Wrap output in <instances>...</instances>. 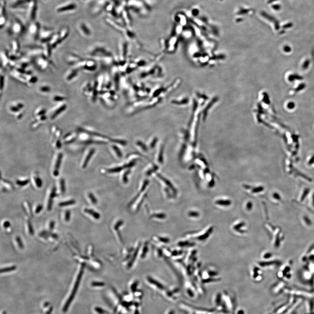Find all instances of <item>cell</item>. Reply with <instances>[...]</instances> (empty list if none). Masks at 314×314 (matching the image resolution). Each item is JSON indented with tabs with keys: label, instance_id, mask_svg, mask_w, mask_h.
<instances>
[{
	"label": "cell",
	"instance_id": "cell-1",
	"mask_svg": "<svg viewBox=\"0 0 314 314\" xmlns=\"http://www.w3.org/2000/svg\"><path fill=\"white\" fill-rule=\"evenodd\" d=\"M127 8L129 11H132L135 14L142 17L148 15L152 9L148 6L143 0H128Z\"/></svg>",
	"mask_w": 314,
	"mask_h": 314
},
{
	"label": "cell",
	"instance_id": "cell-2",
	"mask_svg": "<svg viewBox=\"0 0 314 314\" xmlns=\"http://www.w3.org/2000/svg\"><path fill=\"white\" fill-rule=\"evenodd\" d=\"M83 274V267H82L81 270H80V271L79 274L78 276H77L76 281H75V284L74 286L73 289V291H72V292H71V295L69 296V299L67 300V301H66L65 305L64 306L63 309V311L64 312H66V311H67V310L69 309V306L71 304V302H72L75 296V294H76L77 290H78V287H79V286L80 283V281H81Z\"/></svg>",
	"mask_w": 314,
	"mask_h": 314
},
{
	"label": "cell",
	"instance_id": "cell-3",
	"mask_svg": "<svg viewBox=\"0 0 314 314\" xmlns=\"http://www.w3.org/2000/svg\"><path fill=\"white\" fill-rule=\"evenodd\" d=\"M67 105L65 102L58 103V104L54 107L50 115V119L53 120L58 117L60 114L66 110Z\"/></svg>",
	"mask_w": 314,
	"mask_h": 314
},
{
	"label": "cell",
	"instance_id": "cell-4",
	"mask_svg": "<svg viewBox=\"0 0 314 314\" xmlns=\"http://www.w3.org/2000/svg\"><path fill=\"white\" fill-rule=\"evenodd\" d=\"M15 21V23L13 24L11 28L12 32L16 35H21L27 29L26 26L19 19L16 18Z\"/></svg>",
	"mask_w": 314,
	"mask_h": 314
},
{
	"label": "cell",
	"instance_id": "cell-5",
	"mask_svg": "<svg viewBox=\"0 0 314 314\" xmlns=\"http://www.w3.org/2000/svg\"><path fill=\"white\" fill-rule=\"evenodd\" d=\"M51 133L53 136V141L54 143L55 146L56 148H60L61 147V144L60 141L62 132L58 128L55 126H53L51 128Z\"/></svg>",
	"mask_w": 314,
	"mask_h": 314
},
{
	"label": "cell",
	"instance_id": "cell-6",
	"mask_svg": "<svg viewBox=\"0 0 314 314\" xmlns=\"http://www.w3.org/2000/svg\"><path fill=\"white\" fill-rule=\"evenodd\" d=\"M35 63L38 68L42 71H45L50 66V63L48 59L45 58L43 55L36 58Z\"/></svg>",
	"mask_w": 314,
	"mask_h": 314
},
{
	"label": "cell",
	"instance_id": "cell-7",
	"mask_svg": "<svg viewBox=\"0 0 314 314\" xmlns=\"http://www.w3.org/2000/svg\"><path fill=\"white\" fill-rule=\"evenodd\" d=\"M63 156V154L61 152L59 153L56 156L54 165L53 172H52V174L54 176L57 177L59 175V171L61 165L62 164Z\"/></svg>",
	"mask_w": 314,
	"mask_h": 314
},
{
	"label": "cell",
	"instance_id": "cell-8",
	"mask_svg": "<svg viewBox=\"0 0 314 314\" xmlns=\"http://www.w3.org/2000/svg\"><path fill=\"white\" fill-rule=\"evenodd\" d=\"M25 108L24 103L20 101H15L11 103L8 107V109L10 112L15 113L16 114L22 111V109Z\"/></svg>",
	"mask_w": 314,
	"mask_h": 314
},
{
	"label": "cell",
	"instance_id": "cell-9",
	"mask_svg": "<svg viewBox=\"0 0 314 314\" xmlns=\"http://www.w3.org/2000/svg\"><path fill=\"white\" fill-rule=\"evenodd\" d=\"M30 34L35 40L39 39L41 33V26L39 22H35L31 26L29 29Z\"/></svg>",
	"mask_w": 314,
	"mask_h": 314
},
{
	"label": "cell",
	"instance_id": "cell-10",
	"mask_svg": "<svg viewBox=\"0 0 314 314\" xmlns=\"http://www.w3.org/2000/svg\"><path fill=\"white\" fill-rule=\"evenodd\" d=\"M120 17H122V20L125 22L127 27L130 28L132 26V19L128 8H125L122 11Z\"/></svg>",
	"mask_w": 314,
	"mask_h": 314
},
{
	"label": "cell",
	"instance_id": "cell-11",
	"mask_svg": "<svg viewBox=\"0 0 314 314\" xmlns=\"http://www.w3.org/2000/svg\"><path fill=\"white\" fill-rule=\"evenodd\" d=\"M55 33L49 31H41L39 40L43 43H47L50 41Z\"/></svg>",
	"mask_w": 314,
	"mask_h": 314
},
{
	"label": "cell",
	"instance_id": "cell-12",
	"mask_svg": "<svg viewBox=\"0 0 314 314\" xmlns=\"http://www.w3.org/2000/svg\"><path fill=\"white\" fill-rule=\"evenodd\" d=\"M30 5L31 6L29 12L30 19L31 20L34 21L36 19L37 10H38L37 0H32L30 3Z\"/></svg>",
	"mask_w": 314,
	"mask_h": 314
},
{
	"label": "cell",
	"instance_id": "cell-13",
	"mask_svg": "<svg viewBox=\"0 0 314 314\" xmlns=\"http://www.w3.org/2000/svg\"><path fill=\"white\" fill-rule=\"evenodd\" d=\"M79 70L73 68L72 69L68 71L65 75V80L67 82H71L78 76L79 73Z\"/></svg>",
	"mask_w": 314,
	"mask_h": 314
},
{
	"label": "cell",
	"instance_id": "cell-14",
	"mask_svg": "<svg viewBox=\"0 0 314 314\" xmlns=\"http://www.w3.org/2000/svg\"><path fill=\"white\" fill-rule=\"evenodd\" d=\"M76 7H77V5L75 3H70V4L59 7V8H57V11L59 13L67 12V11L75 10Z\"/></svg>",
	"mask_w": 314,
	"mask_h": 314
},
{
	"label": "cell",
	"instance_id": "cell-15",
	"mask_svg": "<svg viewBox=\"0 0 314 314\" xmlns=\"http://www.w3.org/2000/svg\"><path fill=\"white\" fill-rule=\"evenodd\" d=\"M49 43L52 48V49H55L58 45H59L61 43H62L60 39L58 33L54 34Z\"/></svg>",
	"mask_w": 314,
	"mask_h": 314
},
{
	"label": "cell",
	"instance_id": "cell-16",
	"mask_svg": "<svg viewBox=\"0 0 314 314\" xmlns=\"http://www.w3.org/2000/svg\"><path fill=\"white\" fill-rule=\"evenodd\" d=\"M82 59H82L80 56H78L77 55L73 54L70 55L68 56L67 62L69 64L74 65L77 63L80 62V61L82 60Z\"/></svg>",
	"mask_w": 314,
	"mask_h": 314
},
{
	"label": "cell",
	"instance_id": "cell-17",
	"mask_svg": "<svg viewBox=\"0 0 314 314\" xmlns=\"http://www.w3.org/2000/svg\"><path fill=\"white\" fill-rule=\"evenodd\" d=\"M44 45L42 48L43 55L47 59H49V58H50L51 56V51L53 49H52V48L50 45L49 42L44 43Z\"/></svg>",
	"mask_w": 314,
	"mask_h": 314
},
{
	"label": "cell",
	"instance_id": "cell-18",
	"mask_svg": "<svg viewBox=\"0 0 314 314\" xmlns=\"http://www.w3.org/2000/svg\"><path fill=\"white\" fill-rule=\"evenodd\" d=\"M95 152V149L92 148L90 150L89 152L87 153V155L86 156L85 158L83 163H82V168L83 169H85L87 165L88 164L89 162L90 161V159H91L93 155H94Z\"/></svg>",
	"mask_w": 314,
	"mask_h": 314
},
{
	"label": "cell",
	"instance_id": "cell-19",
	"mask_svg": "<svg viewBox=\"0 0 314 314\" xmlns=\"http://www.w3.org/2000/svg\"><path fill=\"white\" fill-rule=\"evenodd\" d=\"M58 34H59V37L61 41L63 42L69 36V29L68 27H63L59 31Z\"/></svg>",
	"mask_w": 314,
	"mask_h": 314
},
{
	"label": "cell",
	"instance_id": "cell-20",
	"mask_svg": "<svg viewBox=\"0 0 314 314\" xmlns=\"http://www.w3.org/2000/svg\"><path fill=\"white\" fill-rule=\"evenodd\" d=\"M56 188H55V187H53L52 188H51L50 193L49 194V199H48L47 208H48V209L49 210H51V209L53 200L54 198L56 196Z\"/></svg>",
	"mask_w": 314,
	"mask_h": 314
},
{
	"label": "cell",
	"instance_id": "cell-21",
	"mask_svg": "<svg viewBox=\"0 0 314 314\" xmlns=\"http://www.w3.org/2000/svg\"><path fill=\"white\" fill-rule=\"evenodd\" d=\"M32 0H17L12 5V7L14 8L22 7L27 5L30 4Z\"/></svg>",
	"mask_w": 314,
	"mask_h": 314
},
{
	"label": "cell",
	"instance_id": "cell-22",
	"mask_svg": "<svg viewBox=\"0 0 314 314\" xmlns=\"http://www.w3.org/2000/svg\"><path fill=\"white\" fill-rule=\"evenodd\" d=\"M51 90V87L48 84H41L39 87V92L43 94H49Z\"/></svg>",
	"mask_w": 314,
	"mask_h": 314
},
{
	"label": "cell",
	"instance_id": "cell-23",
	"mask_svg": "<svg viewBox=\"0 0 314 314\" xmlns=\"http://www.w3.org/2000/svg\"><path fill=\"white\" fill-rule=\"evenodd\" d=\"M80 29L82 33L86 36H90L91 35V30L88 26L84 23H81L80 26Z\"/></svg>",
	"mask_w": 314,
	"mask_h": 314
},
{
	"label": "cell",
	"instance_id": "cell-24",
	"mask_svg": "<svg viewBox=\"0 0 314 314\" xmlns=\"http://www.w3.org/2000/svg\"><path fill=\"white\" fill-rule=\"evenodd\" d=\"M32 181L34 185L37 188H41L42 186V180L39 176L36 173L34 174L32 176Z\"/></svg>",
	"mask_w": 314,
	"mask_h": 314
},
{
	"label": "cell",
	"instance_id": "cell-25",
	"mask_svg": "<svg viewBox=\"0 0 314 314\" xmlns=\"http://www.w3.org/2000/svg\"><path fill=\"white\" fill-rule=\"evenodd\" d=\"M11 52L12 53H19L20 50V44L19 41L17 40H14L12 41L11 43Z\"/></svg>",
	"mask_w": 314,
	"mask_h": 314
},
{
	"label": "cell",
	"instance_id": "cell-26",
	"mask_svg": "<svg viewBox=\"0 0 314 314\" xmlns=\"http://www.w3.org/2000/svg\"><path fill=\"white\" fill-rule=\"evenodd\" d=\"M67 100V98L65 96L59 94H55L52 97V101L57 103L65 102Z\"/></svg>",
	"mask_w": 314,
	"mask_h": 314
},
{
	"label": "cell",
	"instance_id": "cell-27",
	"mask_svg": "<svg viewBox=\"0 0 314 314\" xmlns=\"http://www.w3.org/2000/svg\"><path fill=\"white\" fill-rule=\"evenodd\" d=\"M76 135L75 134H68L64 137V143L65 144L72 142L75 140Z\"/></svg>",
	"mask_w": 314,
	"mask_h": 314
},
{
	"label": "cell",
	"instance_id": "cell-28",
	"mask_svg": "<svg viewBox=\"0 0 314 314\" xmlns=\"http://www.w3.org/2000/svg\"><path fill=\"white\" fill-rule=\"evenodd\" d=\"M46 113V110L45 109V108H42V107H40V108H38L35 110V111L34 115H35V118H36V117L45 115Z\"/></svg>",
	"mask_w": 314,
	"mask_h": 314
},
{
	"label": "cell",
	"instance_id": "cell-29",
	"mask_svg": "<svg viewBox=\"0 0 314 314\" xmlns=\"http://www.w3.org/2000/svg\"><path fill=\"white\" fill-rule=\"evenodd\" d=\"M262 15L263 16L265 17V18H266L267 19L273 22L274 24H275V29H279V25H278V22H277L276 19H274L273 17L269 15H267L266 13H262Z\"/></svg>",
	"mask_w": 314,
	"mask_h": 314
},
{
	"label": "cell",
	"instance_id": "cell-30",
	"mask_svg": "<svg viewBox=\"0 0 314 314\" xmlns=\"http://www.w3.org/2000/svg\"><path fill=\"white\" fill-rule=\"evenodd\" d=\"M30 180L28 178H24V179H19L16 181V183L17 186H19L23 187L26 186L29 182Z\"/></svg>",
	"mask_w": 314,
	"mask_h": 314
},
{
	"label": "cell",
	"instance_id": "cell-31",
	"mask_svg": "<svg viewBox=\"0 0 314 314\" xmlns=\"http://www.w3.org/2000/svg\"><path fill=\"white\" fill-rule=\"evenodd\" d=\"M1 184L3 185V186L6 188H8L9 189H13V186H12L13 185H12V183L9 181H8V180H6L5 178H1Z\"/></svg>",
	"mask_w": 314,
	"mask_h": 314
},
{
	"label": "cell",
	"instance_id": "cell-32",
	"mask_svg": "<svg viewBox=\"0 0 314 314\" xmlns=\"http://www.w3.org/2000/svg\"><path fill=\"white\" fill-rule=\"evenodd\" d=\"M85 212L86 213H88V214H90V215H91L93 216L94 218L96 219H99L100 217V215L98 212H96L94 211L93 210L91 209H88V208H85L84 210Z\"/></svg>",
	"mask_w": 314,
	"mask_h": 314
},
{
	"label": "cell",
	"instance_id": "cell-33",
	"mask_svg": "<svg viewBox=\"0 0 314 314\" xmlns=\"http://www.w3.org/2000/svg\"><path fill=\"white\" fill-rule=\"evenodd\" d=\"M59 188L61 192L64 194L65 192V181L63 178H61L59 181Z\"/></svg>",
	"mask_w": 314,
	"mask_h": 314
},
{
	"label": "cell",
	"instance_id": "cell-34",
	"mask_svg": "<svg viewBox=\"0 0 314 314\" xmlns=\"http://www.w3.org/2000/svg\"><path fill=\"white\" fill-rule=\"evenodd\" d=\"M38 81V78L35 75H28L27 84H28L32 85L35 84Z\"/></svg>",
	"mask_w": 314,
	"mask_h": 314
},
{
	"label": "cell",
	"instance_id": "cell-35",
	"mask_svg": "<svg viewBox=\"0 0 314 314\" xmlns=\"http://www.w3.org/2000/svg\"><path fill=\"white\" fill-rule=\"evenodd\" d=\"M75 203V200H74V199H71V200H69L68 201H66L60 202L59 204V206L61 207L67 206L74 205Z\"/></svg>",
	"mask_w": 314,
	"mask_h": 314
},
{
	"label": "cell",
	"instance_id": "cell-36",
	"mask_svg": "<svg viewBox=\"0 0 314 314\" xmlns=\"http://www.w3.org/2000/svg\"><path fill=\"white\" fill-rule=\"evenodd\" d=\"M145 4L149 7L150 8H152L156 5L157 3V0H143Z\"/></svg>",
	"mask_w": 314,
	"mask_h": 314
},
{
	"label": "cell",
	"instance_id": "cell-37",
	"mask_svg": "<svg viewBox=\"0 0 314 314\" xmlns=\"http://www.w3.org/2000/svg\"><path fill=\"white\" fill-rule=\"evenodd\" d=\"M16 267L15 266H12L11 267H5V268H2L1 270V273H6V272H10V271H15L16 269Z\"/></svg>",
	"mask_w": 314,
	"mask_h": 314
},
{
	"label": "cell",
	"instance_id": "cell-38",
	"mask_svg": "<svg viewBox=\"0 0 314 314\" xmlns=\"http://www.w3.org/2000/svg\"><path fill=\"white\" fill-rule=\"evenodd\" d=\"M124 168H126V166L120 167L116 168H112V169H108L107 172L109 173L118 172L123 170Z\"/></svg>",
	"mask_w": 314,
	"mask_h": 314
},
{
	"label": "cell",
	"instance_id": "cell-39",
	"mask_svg": "<svg viewBox=\"0 0 314 314\" xmlns=\"http://www.w3.org/2000/svg\"><path fill=\"white\" fill-rule=\"evenodd\" d=\"M88 196L89 197V198H90V200H91V202H92V203H93V204H96V203H97V199H96L95 197L94 196V195H93L92 193H89Z\"/></svg>",
	"mask_w": 314,
	"mask_h": 314
},
{
	"label": "cell",
	"instance_id": "cell-40",
	"mask_svg": "<svg viewBox=\"0 0 314 314\" xmlns=\"http://www.w3.org/2000/svg\"><path fill=\"white\" fill-rule=\"evenodd\" d=\"M16 241L17 243H18V245H19V247L21 248V249H23L24 247V245H23V243H22L21 239L20 237H17L16 238Z\"/></svg>",
	"mask_w": 314,
	"mask_h": 314
},
{
	"label": "cell",
	"instance_id": "cell-41",
	"mask_svg": "<svg viewBox=\"0 0 314 314\" xmlns=\"http://www.w3.org/2000/svg\"><path fill=\"white\" fill-rule=\"evenodd\" d=\"M113 148L115 152H116L118 156L119 157V158H121L122 157V153H121V152L120 151V149H119L116 146H113Z\"/></svg>",
	"mask_w": 314,
	"mask_h": 314
},
{
	"label": "cell",
	"instance_id": "cell-42",
	"mask_svg": "<svg viewBox=\"0 0 314 314\" xmlns=\"http://www.w3.org/2000/svg\"><path fill=\"white\" fill-rule=\"evenodd\" d=\"M1 91H2V89L4 88L5 86V76L1 75Z\"/></svg>",
	"mask_w": 314,
	"mask_h": 314
},
{
	"label": "cell",
	"instance_id": "cell-43",
	"mask_svg": "<svg viewBox=\"0 0 314 314\" xmlns=\"http://www.w3.org/2000/svg\"><path fill=\"white\" fill-rule=\"evenodd\" d=\"M24 113L23 111H20V112L17 114L16 115V118L18 120L21 119L24 116Z\"/></svg>",
	"mask_w": 314,
	"mask_h": 314
},
{
	"label": "cell",
	"instance_id": "cell-44",
	"mask_svg": "<svg viewBox=\"0 0 314 314\" xmlns=\"http://www.w3.org/2000/svg\"><path fill=\"white\" fill-rule=\"evenodd\" d=\"M163 147H162L159 155V158H158V161L160 163H162L163 162Z\"/></svg>",
	"mask_w": 314,
	"mask_h": 314
},
{
	"label": "cell",
	"instance_id": "cell-45",
	"mask_svg": "<svg viewBox=\"0 0 314 314\" xmlns=\"http://www.w3.org/2000/svg\"><path fill=\"white\" fill-rule=\"evenodd\" d=\"M300 77V76H298V75H291V76H289V81H294V80H295V78H296V79H297V80L301 79V78Z\"/></svg>",
	"mask_w": 314,
	"mask_h": 314
},
{
	"label": "cell",
	"instance_id": "cell-46",
	"mask_svg": "<svg viewBox=\"0 0 314 314\" xmlns=\"http://www.w3.org/2000/svg\"><path fill=\"white\" fill-rule=\"evenodd\" d=\"M310 64V62L309 60H306V61H305V63L303 64L302 65V68L304 69H306L308 68L309 67V65Z\"/></svg>",
	"mask_w": 314,
	"mask_h": 314
},
{
	"label": "cell",
	"instance_id": "cell-47",
	"mask_svg": "<svg viewBox=\"0 0 314 314\" xmlns=\"http://www.w3.org/2000/svg\"><path fill=\"white\" fill-rule=\"evenodd\" d=\"M70 212L69 211H67L65 212V220L66 221H69V220L70 218Z\"/></svg>",
	"mask_w": 314,
	"mask_h": 314
},
{
	"label": "cell",
	"instance_id": "cell-48",
	"mask_svg": "<svg viewBox=\"0 0 314 314\" xmlns=\"http://www.w3.org/2000/svg\"><path fill=\"white\" fill-rule=\"evenodd\" d=\"M137 144H138V145L141 146V147H142V148L143 150H144V151H147V147H146V146H145V145H144L143 143H142V142L139 141V142H137Z\"/></svg>",
	"mask_w": 314,
	"mask_h": 314
},
{
	"label": "cell",
	"instance_id": "cell-49",
	"mask_svg": "<svg viewBox=\"0 0 314 314\" xmlns=\"http://www.w3.org/2000/svg\"><path fill=\"white\" fill-rule=\"evenodd\" d=\"M104 284L102 282H94L92 283V285L95 287L102 286Z\"/></svg>",
	"mask_w": 314,
	"mask_h": 314
},
{
	"label": "cell",
	"instance_id": "cell-50",
	"mask_svg": "<svg viewBox=\"0 0 314 314\" xmlns=\"http://www.w3.org/2000/svg\"><path fill=\"white\" fill-rule=\"evenodd\" d=\"M149 280V281H151L153 284L156 285H157V286H158V287H160V288H162V285H160V284H159V283H158V282H157V281H155L152 280V279H151V278H150Z\"/></svg>",
	"mask_w": 314,
	"mask_h": 314
},
{
	"label": "cell",
	"instance_id": "cell-51",
	"mask_svg": "<svg viewBox=\"0 0 314 314\" xmlns=\"http://www.w3.org/2000/svg\"><path fill=\"white\" fill-rule=\"evenodd\" d=\"M42 208H43V206L41 205H39L37 206V207L36 208V210H35V213H39L42 210Z\"/></svg>",
	"mask_w": 314,
	"mask_h": 314
},
{
	"label": "cell",
	"instance_id": "cell-52",
	"mask_svg": "<svg viewBox=\"0 0 314 314\" xmlns=\"http://www.w3.org/2000/svg\"><path fill=\"white\" fill-rule=\"evenodd\" d=\"M295 104L293 102H290L287 104V108L289 109H293L295 107Z\"/></svg>",
	"mask_w": 314,
	"mask_h": 314
},
{
	"label": "cell",
	"instance_id": "cell-53",
	"mask_svg": "<svg viewBox=\"0 0 314 314\" xmlns=\"http://www.w3.org/2000/svg\"><path fill=\"white\" fill-rule=\"evenodd\" d=\"M284 51L287 52H289V51L291 50V49L290 47L289 46H285L284 48Z\"/></svg>",
	"mask_w": 314,
	"mask_h": 314
},
{
	"label": "cell",
	"instance_id": "cell-54",
	"mask_svg": "<svg viewBox=\"0 0 314 314\" xmlns=\"http://www.w3.org/2000/svg\"><path fill=\"white\" fill-rule=\"evenodd\" d=\"M10 226V223L9 222L5 221L4 223V226L5 228H7Z\"/></svg>",
	"mask_w": 314,
	"mask_h": 314
},
{
	"label": "cell",
	"instance_id": "cell-55",
	"mask_svg": "<svg viewBox=\"0 0 314 314\" xmlns=\"http://www.w3.org/2000/svg\"><path fill=\"white\" fill-rule=\"evenodd\" d=\"M54 226H55V222H54L51 221V222H50V225H49L50 229L51 230H52V229H53L54 227Z\"/></svg>",
	"mask_w": 314,
	"mask_h": 314
},
{
	"label": "cell",
	"instance_id": "cell-56",
	"mask_svg": "<svg viewBox=\"0 0 314 314\" xmlns=\"http://www.w3.org/2000/svg\"><path fill=\"white\" fill-rule=\"evenodd\" d=\"M157 139L155 138L154 140L152 142V144H151V148H153L154 147V145H155V144H156V142H157Z\"/></svg>",
	"mask_w": 314,
	"mask_h": 314
},
{
	"label": "cell",
	"instance_id": "cell-57",
	"mask_svg": "<svg viewBox=\"0 0 314 314\" xmlns=\"http://www.w3.org/2000/svg\"><path fill=\"white\" fill-rule=\"evenodd\" d=\"M156 217L160 218H162L164 217V214H157L156 215Z\"/></svg>",
	"mask_w": 314,
	"mask_h": 314
},
{
	"label": "cell",
	"instance_id": "cell-58",
	"mask_svg": "<svg viewBox=\"0 0 314 314\" xmlns=\"http://www.w3.org/2000/svg\"><path fill=\"white\" fill-rule=\"evenodd\" d=\"M276 1V0H270V2H273V1Z\"/></svg>",
	"mask_w": 314,
	"mask_h": 314
},
{
	"label": "cell",
	"instance_id": "cell-59",
	"mask_svg": "<svg viewBox=\"0 0 314 314\" xmlns=\"http://www.w3.org/2000/svg\"><path fill=\"white\" fill-rule=\"evenodd\" d=\"M83 1H86V0H83Z\"/></svg>",
	"mask_w": 314,
	"mask_h": 314
}]
</instances>
